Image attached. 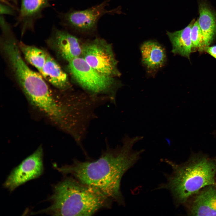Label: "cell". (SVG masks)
<instances>
[{
	"instance_id": "1",
	"label": "cell",
	"mask_w": 216,
	"mask_h": 216,
	"mask_svg": "<svg viewBox=\"0 0 216 216\" xmlns=\"http://www.w3.org/2000/svg\"><path fill=\"white\" fill-rule=\"evenodd\" d=\"M122 145L106 149L100 157L93 161L74 160L70 165L57 170L62 174H70L80 182L95 188L120 204H124L120 191L122 176L139 159L142 151H134L132 139L124 136Z\"/></svg>"
},
{
	"instance_id": "2",
	"label": "cell",
	"mask_w": 216,
	"mask_h": 216,
	"mask_svg": "<svg viewBox=\"0 0 216 216\" xmlns=\"http://www.w3.org/2000/svg\"><path fill=\"white\" fill-rule=\"evenodd\" d=\"M48 208L38 213L56 216H91L110 206L111 200L100 191L76 178L67 177L55 185Z\"/></svg>"
},
{
	"instance_id": "3",
	"label": "cell",
	"mask_w": 216,
	"mask_h": 216,
	"mask_svg": "<svg viewBox=\"0 0 216 216\" xmlns=\"http://www.w3.org/2000/svg\"><path fill=\"white\" fill-rule=\"evenodd\" d=\"M172 172L167 182L160 185L170 192L175 203L183 205L192 195L207 185L216 184V159L202 153L192 154L180 164L166 161Z\"/></svg>"
},
{
	"instance_id": "4",
	"label": "cell",
	"mask_w": 216,
	"mask_h": 216,
	"mask_svg": "<svg viewBox=\"0 0 216 216\" xmlns=\"http://www.w3.org/2000/svg\"><path fill=\"white\" fill-rule=\"evenodd\" d=\"M2 39L3 50L17 82L32 103L49 116L56 115L60 105L39 74L31 70L23 60L18 44L13 34Z\"/></svg>"
},
{
	"instance_id": "5",
	"label": "cell",
	"mask_w": 216,
	"mask_h": 216,
	"mask_svg": "<svg viewBox=\"0 0 216 216\" xmlns=\"http://www.w3.org/2000/svg\"><path fill=\"white\" fill-rule=\"evenodd\" d=\"M68 67L73 78L85 92L94 96H107L110 102L116 105V89L113 77L98 72L80 57L69 62Z\"/></svg>"
},
{
	"instance_id": "6",
	"label": "cell",
	"mask_w": 216,
	"mask_h": 216,
	"mask_svg": "<svg viewBox=\"0 0 216 216\" xmlns=\"http://www.w3.org/2000/svg\"><path fill=\"white\" fill-rule=\"evenodd\" d=\"M81 55L98 72L112 77L120 75L112 47L104 39L96 38L84 43Z\"/></svg>"
},
{
	"instance_id": "7",
	"label": "cell",
	"mask_w": 216,
	"mask_h": 216,
	"mask_svg": "<svg viewBox=\"0 0 216 216\" xmlns=\"http://www.w3.org/2000/svg\"><path fill=\"white\" fill-rule=\"evenodd\" d=\"M108 0L99 4L82 10H71L60 15L62 24L79 32L89 33L97 29L98 22L101 17L106 14H113L118 12L117 9L107 10L105 7Z\"/></svg>"
},
{
	"instance_id": "8",
	"label": "cell",
	"mask_w": 216,
	"mask_h": 216,
	"mask_svg": "<svg viewBox=\"0 0 216 216\" xmlns=\"http://www.w3.org/2000/svg\"><path fill=\"white\" fill-rule=\"evenodd\" d=\"M43 149L40 146L11 172L4 184L12 191L30 180L39 176L43 171Z\"/></svg>"
},
{
	"instance_id": "9",
	"label": "cell",
	"mask_w": 216,
	"mask_h": 216,
	"mask_svg": "<svg viewBox=\"0 0 216 216\" xmlns=\"http://www.w3.org/2000/svg\"><path fill=\"white\" fill-rule=\"evenodd\" d=\"M184 205L190 216L216 215V184L202 188Z\"/></svg>"
},
{
	"instance_id": "10",
	"label": "cell",
	"mask_w": 216,
	"mask_h": 216,
	"mask_svg": "<svg viewBox=\"0 0 216 216\" xmlns=\"http://www.w3.org/2000/svg\"><path fill=\"white\" fill-rule=\"evenodd\" d=\"M48 43L62 58L68 62L82 55L79 40L67 32L54 27Z\"/></svg>"
},
{
	"instance_id": "11",
	"label": "cell",
	"mask_w": 216,
	"mask_h": 216,
	"mask_svg": "<svg viewBox=\"0 0 216 216\" xmlns=\"http://www.w3.org/2000/svg\"><path fill=\"white\" fill-rule=\"evenodd\" d=\"M50 0H21L18 16L15 24L20 26L21 34L33 30L35 22L41 17L44 10L50 7Z\"/></svg>"
},
{
	"instance_id": "12",
	"label": "cell",
	"mask_w": 216,
	"mask_h": 216,
	"mask_svg": "<svg viewBox=\"0 0 216 216\" xmlns=\"http://www.w3.org/2000/svg\"><path fill=\"white\" fill-rule=\"evenodd\" d=\"M140 50L142 63L149 72H155L165 64V51L158 42L152 40L146 41L141 46Z\"/></svg>"
},
{
	"instance_id": "13",
	"label": "cell",
	"mask_w": 216,
	"mask_h": 216,
	"mask_svg": "<svg viewBox=\"0 0 216 216\" xmlns=\"http://www.w3.org/2000/svg\"><path fill=\"white\" fill-rule=\"evenodd\" d=\"M198 23L202 33L205 48L211 44L216 35V11L204 0L199 4Z\"/></svg>"
},
{
	"instance_id": "14",
	"label": "cell",
	"mask_w": 216,
	"mask_h": 216,
	"mask_svg": "<svg viewBox=\"0 0 216 216\" xmlns=\"http://www.w3.org/2000/svg\"><path fill=\"white\" fill-rule=\"evenodd\" d=\"M40 73L45 79L58 89L65 90L70 87L67 74L49 54Z\"/></svg>"
},
{
	"instance_id": "15",
	"label": "cell",
	"mask_w": 216,
	"mask_h": 216,
	"mask_svg": "<svg viewBox=\"0 0 216 216\" xmlns=\"http://www.w3.org/2000/svg\"><path fill=\"white\" fill-rule=\"evenodd\" d=\"M194 20L185 28L173 32L167 31L166 34L172 46V52L175 54L190 58L192 46L190 37L191 28L195 22Z\"/></svg>"
},
{
	"instance_id": "16",
	"label": "cell",
	"mask_w": 216,
	"mask_h": 216,
	"mask_svg": "<svg viewBox=\"0 0 216 216\" xmlns=\"http://www.w3.org/2000/svg\"><path fill=\"white\" fill-rule=\"evenodd\" d=\"M20 51L26 60L40 72L46 60L48 54L35 46L26 44L22 42L18 44Z\"/></svg>"
},
{
	"instance_id": "17",
	"label": "cell",
	"mask_w": 216,
	"mask_h": 216,
	"mask_svg": "<svg viewBox=\"0 0 216 216\" xmlns=\"http://www.w3.org/2000/svg\"><path fill=\"white\" fill-rule=\"evenodd\" d=\"M190 37L192 49L200 51L204 50L205 48L203 36L198 20L195 21L191 30Z\"/></svg>"
},
{
	"instance_id": "18",
	"label": "cell",
	"mask_w": 216,
	"mask_h": 216,
	"mask_svg": "<svg viewBox=\"0 0 216 216\" xmlns=\"http://www.w3.org/2000/svg\"><path fill=\"white\" fill-rule=\"evenodd\" d=\"M8 5H5L1 3L0 5V13L1 15H3L4 14L9 15H13L14 14V11L12 9V7L8 6Z\"/></svg>"
},
{
	"instance_id": "19",
	"label": "cell",
	"mask_w": 216,
	"mask_h": 216,
	"mask_svg": "<svg viewBox=\"0 0 216 216\" xmlns=\"http://www.w3.org/2000/svg\"><path fill=\"white\" fill-rule=\"evenodd\" d=\"M204 50L216 59V45L207 46L205 48Z\"/></svg>"
},
{
	"instance_id": "20",
	"label": "cell",
	"mask_w": 216,
	"mask_h": 216,
	"mask_svg": "<svg viewBox=\"0 0 216 216\" xmlns=\"http://www.w3.org/2000/svg\"><path fill=\"white\" fill-rule=\"evenodd\" d=\"M9 0L13 1L14 2H16V0ZM2 2H5L8 5H9V4L8 3H7V0H2Z\"/></svg>"
}]
</instances>
